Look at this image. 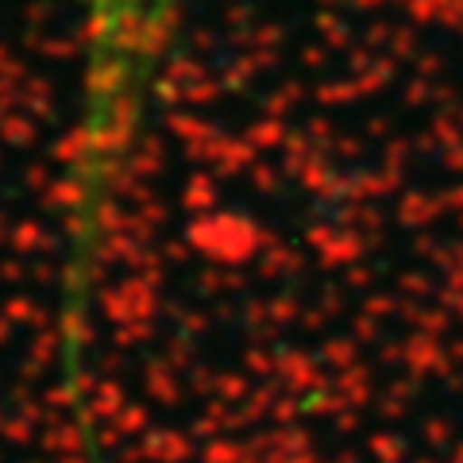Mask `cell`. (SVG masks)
<instances>
[{
	"label": "cell",
	"mask_w": 463,
	"mask_h": 463,
	"mask_svg": "<svg viewBox=\"0 0 463 463\" xmlns=\"http://www.w3.org/2000/svg\"><path fill=\"white\" fill-rule=\"evenodd\" d=\"M178 0H85V81L70 174L74 270L93 267L112 194L132 163Z\"/></svg>",
	"instance_id": "6da1fadb"
}]
</instances>
